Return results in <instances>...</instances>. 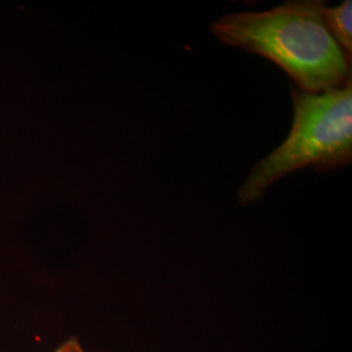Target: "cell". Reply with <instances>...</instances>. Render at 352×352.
<instances>
[{
    "mask_svg": "<svg viewBox=\"0 0 352 352\" xmlns=\"http://www.w3.org/2000/svg\"><path fill=\"white\" fill-rule=\"evenodd\" d=\"M294 122L289 138L252 168L238 192L240 205L260 201L277 180L311 166L324 174L352 161V80L344 87L309 94L291 87Z\"/></svg>",
    "mask_w": 352,
    "mask_h": 352,
    "instance_id": "2",
    "label": "cell"
},
{
    "mask_svg": "<svg viewBox=\"0 0 352 352\" xmlns=\"http://www.w3.org/2000/svg\"><path fill=\"white\" fill-rule=\"evenodd\" d=\"M324 20L333 39L337 42L347 60L352 62V1L344 0L340 6L325 7Z\"/></svg>",
    "mask_w": 352,
    "mask_h": 352,
    "instance_id": "3",
    "label": "cell"
},
{
    "mask_svg": "<svg viewBox=\"0 0 352 352\" xmlns=\"http://www.w3.org/2000/svg\"><path fill=\"white\" fill-rule=\"evenodd\" d=\"M325 0H289L264 12L227 13L210 30L227 46L280 67L299 90L318 94L351 81V63L324 20Z\"/></svg>",
    "mask_w": 352,
    "mask_h": 352,
    "instance_id": "1",
    "label": "cell"
},
{
    "mask_svg": "<svg viewBox=\"0 0 352 352\" xmlns=\"http://www.w3.org/2000/svg\"><path fill=\"white\" fill-rule=\"evenodd\" d=\"M54 352H87L82 346L80 344V342L77 338H71V340H65L62 343L56 350Z\"/></svg>",
    "mask_w": 352,
    "mask_h": 352,
    "instance_id": "4",
    "label": "cell"
}]
</instances>
